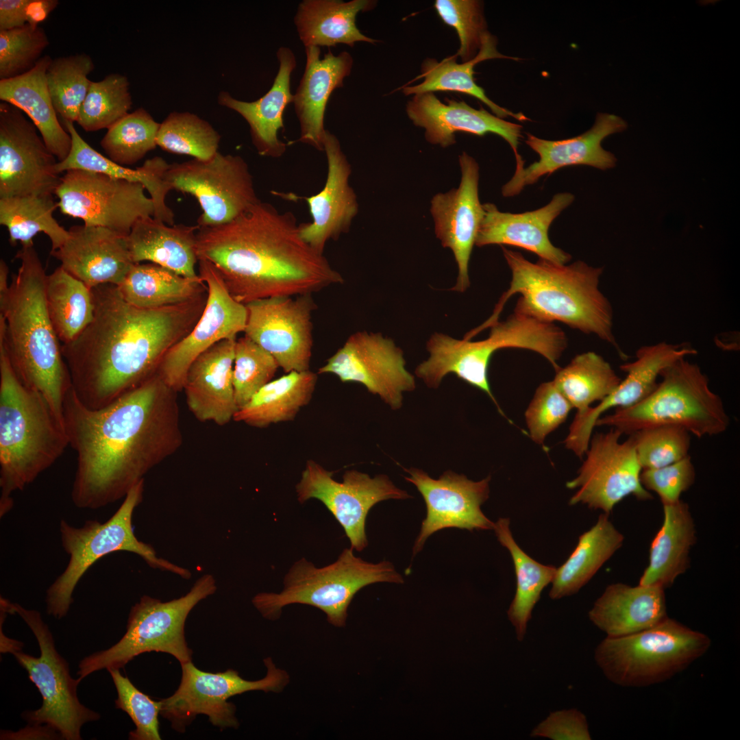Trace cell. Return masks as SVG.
<instances>
[{
	"label": "cell",
	"instance_id": "obj_1",
	"mask_svg": "<svg viewBox=\"0 0 740 740\" xmlns=\"http://www.w3.org/2000/svg\"><path fill=\"white\" fill-rule=\"evenodd\" d=\"M177 392L156 372L99 409L86 407L71 388L63 423L77 454L74 505L97 509L125 497L182 443Z\"/></svg>",
	"mask_w": 740,
	"mask_h": 740
},
{
	"label": "cell",
	"instance_id": "obj_2",
	"mask_svg": "<svg viewBox=\"0 0 740 740\" xmlns=\"http://www.w3.org/2000/svg\"><path fill=\"white\" fill-rule=\"evenodd\" d=\"M92 295V321L61 345L75 395L90 409L108 406L153 375L170 349L193 330L208 296L144 309L127 303L114 284L97 286Z\"/></svg>",
	"mask_w": 740,
	"mask_h": 740
},
{
	"label": "cell",
	"instance_id": "obj_3",
	"mask_svg": "<svg viewBox=\"0 0 740 740\" xmlns=\"http://www.w3.org/2000/svg\"><path fill=\"white\" fill-rule=\"evenodd\" d=\"M295 216L260 200L234 220L200 227L198 260L211 262L238 302L312 294L343 282L301 236Z\"/></svg>",
	"mask_w": 740,
	"mask_h": 740
},
{
	"label": "cell",
	"instance_id": "obj_4",
	"mask_svg": "<svg viewBox=\"0 0 740 740\" xmlns=\"http://www.w3.org/2000/svg\"><path fill=\"white\" fill-rule=\"evenodd\" d=\"M15 258L20 267L0 296V345L23 384L41 394L63 421L72 384L47 308V274L34 244L22 246Z\"/></svg>",
	"mask_w": 740,
	"mask_h": 740
},
{
	"label": "cell",
	"instance_id": "obj_5",
	"mask_svg": "<svg viewBox=\"0 0 740 740\" xmlns=\"http://www.w3.org/2000/svg\"><path fill=\"white\" fill-rule=\"evenodd\" d=\"M511 271L508 289L501 296L491 317L467 332L473 337L498 321L508 299L520 294L515 308L541 320L560 321L585 334H593L611 344L623 360L628 356L619 348L613 332L610 301L599 288L602 267L578 260L566 265L540 258L536 262L502 246Z\"/></svg>",
	"mask_w": 740,
	"mask_h": 740
},
{
	"label": "cell",
	"instance_id": "obj_6",
	"mask_svg": "<svg viewBox=\"0 0 740 740\" xmlns=\"http://www.w3.org/2000/svg\"><path fill=\"white\" fill-rule=\"evenodd\" d=\"M69 445L63 421L46 399L26 387L0 345V516L12 494L50 467Z\"/></svg>",
	"mask_w": 740,
	"mask_h": 740
},
{
	"label": "cell",
	"instance_id": "obj_7",
	"mask_svg": "<svg viewBox=\"0 0 740 740\" xmlns=\"http://www.w3.org/2000/svg\"><path fill=\"white\" fill-rule=\"evenodd\" d=\"M660 378L646 397L600 417L595 426H609L630 435L647 428L676 426L698 438L728 429L730 421L724 403L698 364L681 358L664 369Z\"/></svg>",
	"mask_w": 740,
	"mask_h": 740
},
{
	"label": "cell",
	"instance_id": "obj_8",
	"mask_svg": "<svg viewBox=\"0 0 740 740\" xmlns=\"http://www.w3.org/2000/svg\"><path fill=\"white\" fill-rule=\"evenodd\" d=\"M144 480L135 485L124 497L118 510L107 521L88 520L75 527L62 519L60 524L62 546L69 560L64 571L47 591L49 615L56 619L66 615L73 602L76 585L86 571L99 559L114 552L126 551L140 556L153 569L173 573L188 579L189 570L160 558L154 548L134 534L132 517L143 500Z\"/></svg>",
	"mask_w": 740,
	"mask_h": 740
},
{
	"label": "cell",
	"instance_id": "obj_9",
	"mask_svg": "<svg viewBox=\"0 0 740 740\" xmlns=\"http://www.w3.org/2000/svg\"><path fill=\"white\" fill-rule=\"evenodd\" d=\"M353 550L344 549L334 563L321 568L304 558L297 560L284 577L283 590L256 595L254 606L263 617L275 620L287 605H310L323 611L332 625L343 627L348 606L359 590L377 582H404L391 562L369 563L356 556Z\"/></svg>",
	"mask_w": 740,
	"mask_h": 740
},
{
	"label": "cell",
	"instance_id": "obj_10",
	"mask_svg": "<svg viewBox=\"0 0 740 740\" xmlns=\"http://www.w3.org/2000/svg\"><path fill=\"white\" fill-rule=\"evenodd\" d=\"M710 638L668 617L647 630L608 637L597 646L595 661L604 676L622 687L664 682L703 656Z\"/></svg>",
	"mask_w": 740,
	"mask_h": 740
},
{
	"label": "cell",
	"instance_id": "obj_11",
	"mask_svg": "<svg viewBox=\"0 0 740 740\" xmlns=\"http://www.w3.org/2000/svg\"><path fill=\"white\" fill-rule=\"evenodd\" d=\"M217 589L214 578L205 574L179 598L162 602L149 595L142 596L131 608L123 637L110 648L84 658L79 663L77 679L80 682L103 669H120L145 652L166 653L180 664L192 661L193 650L185 637L186 620L192 609Z\"/></svg>",
	"mask_w": 740,
	"mask_h": 740
},
{
	"label": "cell",
	"instance_id": "obj_12",
	"mask_svg": "<svg viewBox=\"0 0 740 740\" xmlns=\"http://www.w3.org/2000/svg\"><path fill=\"white\" fill-rule=\"evenodd\" d=\"M2 602L8 613L19 615L27 624L40 648L38 657L20 650L10 652L27 671L42 699L40 708L25 712L24 719L33 724H46L64 739H82V726L98 720L100 715L79 702L77 695L79 680L71 677L68 663L56 650L52 633L40 613L4 598Z\"/></svg>",
	"mask_w": 740,
	"mask_h": 740
},
{
	"label": "cell",
	"instance_id": "obj_13",
	"mask_svg": "<svg viewBox=\"0 0 740 740\" xmlns=\"http://www.w3.org/2000/svg\"><path fill=\"white\" fill-rule=\"evenodd\" d=\"M264 663L266 676L258 680L243 679L232 669L210 673L199 669L192 661L182 663L180 685L173 695L160 700V715L180 733L201 714L207 715L209 722L221 730L237 728L236 708L227 701L230 698L250 691L279 693L289 682L287 672L278 668L270 657Z\"/></svg>",
	"mask_w": 740,
	"mask_h": 740
},
{
	"label": "cell",
	"instance_id": "obj_14",
	"mask_svg": "<svg viewBox=\"0 0 740 740\" xmlns=\"http://www.w3.org/2000/svg\"><path fill=\"white\" fill-rule=\"evenodd\" d=\"M164 180L171 190L196 198L200 227L227 223L260 201L249 166L238 155L219 151L209 160L169 164Z\"/></svg>",
	"mask_w": 740,
	"mask_h": 740
},
{
	"label": "cell",
	"instance_id": "obj_15",
	"mask_svg": "<svg viewBox=\"0 0 740 740\" xmlns=\"http://www.w3.org/2000/svg\"><path fill=\"white\" fill-rule=\"evenodd\" d=\"M145 190L140 183L73 169L61 177L55 195L62 213L127 236L138 220L153 217V201Z\"/></svg>",
	"mask_w": 740,
	"mask_h": 740
},
{
	"label": "cell",
	"instance_id": "obj_16",
	"mask_svg": "<svg viewBox=\"0 0 740 740\" xmlns=\"http://www.w3.org/2000/svg\"><path fill=\"white\" fill-rule=\"evenodd\" d=\"M295 490L301 504L310 499L321 502L343 528L351 547L358 552L368 545L365 522L370 509L384 500L411 497L386 475L371 478L365 473L348 470L343 481L338 482L333 478V472L313 460L306 462Z\"/></svg>",
	"mask_w": 740,
	"mask_h": 740
},
{
	"label": "cell",
	"instance_id": "obj_17",
	"mask_svg": "<svg viewBox=\"0 0 740 740\" xmlns=\"http://www.w3.org/2000/svg\"><path fill=\"white\" fill-rule=\"evenodd\" d=\"M621 435L611 428L607 432L591 436L578 476L566 484L569 489H578L570 505L582 503L609 515L627 496L644 501L652 499L641 482L642 467L633 441L629 436L621 442Z\"/></svg>",
	"mask_w": 740,
	"mask_h": 740
},
{
	"label": "cell",
	"instance_id": "obj_18",
	"mask_svg": "<svg viewBox=\"0 0 740 740\" xmlns=\"http://www.w3.org/2000/svg\"><path fill=\"white\" fill-rule=\"evenodd\" d=\"M16 107L0 103V198L53 195L58 161Z\"/></svg>",
	"mask_w": 740,
	"mask_h": 740
},
{
	"label": "cell",
	"instance_id": "obj_19",
	"mask_svg": "<svg viewBox=\"0 0 740 740\" xmlns=\"http://www.w3.org/2000/svg\"><path fill=\"white\" fill-rule=\"evenodd\" d=\"M402 350L380 333L358 332L319 369L342 382H354L378 395L393 410L402 406L403 393L415 388L414 376L406 370Z\"/></svg>",
	"mask_w": 740,
	"mask_h": 740
},
{
	"label": "cell",
	"instance_id": "obj_20",
	"mask_svg": "<svg viewBox=\"0 0 740 740\" xmlns=\"http://www.w3.org/2000/svg\"><path fill=\"white\" fill-rule=\"evenodd\" d=\"M198 263V274L208 287L206 304L193 330L170 349L156 371L177 393L183 390L193 362L218 342L236 338L247 319L246 306L231 296L213 264L204 259Z\"/></svg>",
	"mask_w": 740,
	"mask_h": 740
},
{
	"label": "cell",
	"instance_id": "obj_21",
	"mask_svg": "<svg viewBox=\"0 0 740 740\" xmlns=\"http://www.w3.org/2000/svg\"><path fill=\"white\" fill-rule=\"evenodd\" d=\"M311 295L273 297L245 304V336L270 353L286 373L309 370L316 308Z\"/></svg>",
	"mask_w": 740,
	"mask_h": 740
},
{
	"label": "cell",
	"instance_id": "obj_22",
	"mask_svg": "<svg viewBox=\"0 0 740 740\" xmlns=\"http://www.w3.org/2000/svg\"><path fill=\"white\" fill-rule=\"evenodd\" d=\"M405 471L408 473L405 479L417 487L426 505V517L415 542L413 556L422 550L430 535L442 529L493 530L494 523L480 508L489 496L490 476L475 482L452 471H445L438 479L419 469Z\"/></svg>",
	"mask_w": 740,
	"mask_h": 740
},
{
	"label": "cell",
	"instance_id": "obj_23",
	"mask_svg": "<svg viewBox=\"0 0 740 740\" xmlns=\"http://www.w3.org/2000/svg\"><path fill=\"white\" fill-rule=\"evenodd\" d=\"M697 351L689 345L665 341L640 347L635 360L620 366L626 375L617 388L594 407L576 415L570 426L565 444L576 456L586 453L597 419L607 410L633 406L646 397L656 386L661 371L676 361L695 355Z\"/></svg>",
	"mask_w": 740,
	"mask_h": 740
},
{
	"label": "cell",
	"instance_id": "obj_24",
	"mask_svg": "<svg viewBox=\"0 0 740 740\" xmlns=\"http://www.w3.org/2000/svg\"><path fill=\"white\" fill-rule=\"evenodd\" d=\"M328 172L321 190L310 197L277 191L271 193L288 200L304 199L312 217L310 223H299L301 238L316 251L323 254L330 239H337L350 230L358 212L357 196L349 185L352 167L337 137L326 130L323 140Z\"/></svg>",
	"mask_w": 740,
	"mask_h": 740
},
{
	"label": "cell",
	"instance_id": "obj_25",
	"mask_svg": "<svg viewBox=\"0 0 740 740\" xmlns=\"http://www.w3.org/2000/svg\"><path fill=\"white\" fill-rule=\"evenodd\" d=\"M461 179L459 186L445 193H437L431 200L430 212L434 232L443 247L452 250L458 265V275L451 288L465 292L470 285L469 262L484 210L478 194L479 166L466 152L459 156Z\"/></svg>",
	"mask_w": 740,
	"mask_h": 740
},
{
	"label": "cell",
	"instance_id": "obj_26",
	"mask_svg": "<svg viewBox=\"0 0 740 740\" xmlns=\"http://www.w3.org/2000/svg\"><path fill=\"white\" fill-rule=\"evenodd\" d=\"M621 117L608 113H597L593 125L579 136L559 140L538 138L526 133V143L539 156L538 161L517 173L502 187L505 197L519 195L523 188L536 183L542 176L571 165H587L601 170L615 166L617 158L604 149L602 141L608 136L627 129Z\"/></svg>",
	"mask_w": 740,
	"mask_h": 740
},
{
	"label": "cell",
	"instance_id": "obj_27",
	"mask_svg": "<svg viewBox=\"0 0 740 740\" xmlns=\"http://www.w3.org/2000/svg\"><path fill=\"white\" fill-rule=\"evenodd\" d=\"M414 125L425 130L428 142L442 147L456 143V133L467 132L476 136L488 133L504 139L513 149L516 170L524 168L525 161L518 152L522 126L493 114L485 109H475L463 101L447 99L443 103L433 92L415 95L406 108Z\"/></svg>",
	"mask_w": 740,
	"mask_h": 740
},
{
	"label": "cell",
	"instance_id": "obj_28",
	"mask_svg": "<svg viewBox=\"0 0 740 740\" xmlns=\"http://www.w3.org/2000/svg\"><path fill=\"white\" fill-rule=\"evenodd\" d=\"M69 233L63 245L51 254L91 289L106 284L119 286L135 264L125 236L84 224L71 227Z\"/></svg>",
	"mask_w": 740,
	"mask_h": 740
},
{
	"label": "cell",
	"instance_id": "obj_29",
	"mask_svg": "<svg viewBox=\"0 0 740 740\" xmlns=\"http://www.w3.org/2000/svg\"><path fill=\"white\" fill-rule=\"evenodd\" d=\"M574 200L570 193L553 196L545 206L522 213L501 212L491 203L482 204L484 216L475 245H512L523 248L554 263L565 264L571 256L555 247L548 236L553 221Z\"/></svg>",
	"mask_w": 740,
	"mask_h": 740
},
{
	"label": "cell",
	"instance_id": "obj_30",
	"mask_svg": "<svg viewBox=\"0 0 740 740\" xmlns=\"http://www.w3.org/2000/svg\"><path fill=\"white\" fill-rule=\"evenodd\" d=\"M236 341L224 339L214 344L187 371L183 390L189 410L200 421L224 426L238 410L233 386Z\"/></svg>",
	"mask_w": 740,
	"mask_h": 740
},
{
	"label": "cell",
	"instance_id": "obj_31",
	"mask_svg": "<svg viewBox=\"0 0 740 740\" xmlns=\"http://www.w3.org/2000/svg\"><path fill=\"white\" fill-rule=\"evenodd\" d=\"M305 51V69L293 101L300 126L296 142L323 151L327 104L332 93L343 87L345 78L350 75L353 58L347 51L336 56L330 50L321 58L319 47H306Z\"/></svg>",
	"mask_w": 740,
	"mask_h": 740
},
{
	"label": "cell",
	"instance_id": "obj_32",
	"mask_svg": "<svg viewBox=\"0 0 740 740\" xmlns=\"http://www.w3.org/2000/svg\"><path fill=\"white\" fill-rule=\"evenodd\" d=\"M276 55L279 69L271 88L262 97L254 101H244L221 91L217 97L219 105L236 112L247 121L258 153L271 158L281 157L288 145L279 138L278 133L284 127V110L293 101L291 77L297 65L290 48L281 47Z\"/></svg>",
	"mask_w": 740,
	"mask_h": 740
},
{
	"label": "cell",
	"instance_id": "obj_33",
	"mask_svg": "<svg viewBox=\"0 0 740 740\" xmlns=\"http://www.w3.org/2000/svg\"><path fill=\"white\" fill-rule=\"evenodd\" d=\"M667 617L664 589L639 584H610L589 612L591 621L608 637L647 630Z\"/></svg>",
	"mask_w": 740,
	"mask_h": 740
},
{
	"label": "cell",
	"instance_id": "obj_34",
	"mask_svg": "<svg viewBox=\"0 0 740 740\" xmlns=\"http://www.w3.org/2000/svg\"><path fill=\"white\" fill-rule=\"evenodd\" d=\"M199 225H169L153 217L138 220L127 236L135 264L154 263L189 278H199L197 233Z\"/></svg>",
	"mask_w": 740,
	"mask_h": 740
},
{
	"label": "cell",
	"instance_id": "obj_35",
	"mask_svg": "<svg viewBox=\"0 0 740 740\" xmlns=\"http://www.w3.org/2000/svg\"><path fill=\"white\" fill-rule=\"evenodd\" d=\"M51 60L49 56H44L28 72L0 79V99L29 116L49 151L60 162L69 154L72 138L58 119L47 88L45 73Z\"/></svg>",
	"mask_w": 740,
	"mask_h": 740
},
{
	"label": "cell",
	"instance_id": "obj_36",
	"mask_svg": "<svg viewBox=\"0 0 740 740\" xmlns=\"http://www.w3.org/2000/svg\"><path fill=\"white\" fill-rule=\"evenodd\" d=\"M71 134L72 147L68 156L58 162L59 173L73 169L95 171L116 178L142 184L154 204L153 218L169 225L174 223V214L166 205V196L171 190L164 180L169 164L160 156L147 160L135 169L119 165L94 149L79 134L74 123L64 122Z\"/></svg>",
	"mask_w": 740,
	"mask_h": 740
},
{
	"label": "cell",
	"instance_id": "obj_37",
	"mask_svg": "<svg viewBox=\"0 0 740 740\" xmlns=\"http://www.w3.org/2000/svg\"><path fill=\"white\" fill-rule=\"evenodd\" d=\"M376 4L372 0H304L294 18L299 38L305 48L375 43L378 40L361 33L356 21L359 12L371 10Z\"/></svg>",
	"mask_w": 740,
	"mask_h": 740
},
{
	"label": "cell",
	"instance_id": "obj_38",
	"mask_svg": "<svg viewBox=\"0 0 740 740\" xmlns=\"http://www.w3.org/2000/svg\"><path fill=\"white\" fill-rule=\"evenodd\" d=\"M663 505V524L649 552V563L639 584L665 588L689 566V552L696 541L695 523L687 503L679 500Z\"/></svg>",
	"mask_w": 740,
	"mask_h": 740
},
{
	"label": "cell",
	"instance_id": "obj_39",
	"mask_svg": "<svg viewBox=\"0 0 740 740\" xmlns=\"http://www.w3.org/2000/svg\"><path fill=\"white\" fill-rule=\"evenodd\" d=\"M430 354L428 360L415 369V373L430 388H436L449 373L484 392L504 415L494 395L488 380L491 360L479 341L458 340L442 333L433 334L427 342Z\"/></svg>",
	"mask_w": 740,
	"mask_h": 740
},
{
	"label": "cell",
	"instance_id": "obj_40",
	"mask_svg": "<svg viewBox=\"0 0 740 740\" xmlns=\"http://www.w3.org/2000/svg\"><path fill=\"white\" fill-rule=\"evenodd\" d=\"M496 45L495 37L489 33L478 53L471 60L459 64L456 62V55L445 58L439 62L434 58L426 59L421 64V74L417 77L423 78V82L415 86H404L402 87V92L407 96L426 92L434 93L436 91L463 92L480 100L487 106L495 116L501 119L513 116L519 121L530 120L521 112L515 113L497 105L487 97L484 90L475 82L473 68L478 63L493 58L517 60L499 53Z\"/></svg>",
	"mask_w": 740,
	"mask_h": 740
},
{
	"label": "cell",
	"instance_id": "obj_41",
	"mask_svg": "<svg viewBox=\"0 0 740 740\" xmlns=\"http://www.w3.org/2000/svg\"><path fill=\"white\" fill-rule=\"evenodd\" d=\"M601 514L596 523L581 534L567 560L558 568L552 582L549 596L558 600L577 593L599 569L621 547L624 537Z\"/></svg>",
	"mask_w": 740,
	"mask_h": 740
},
{
	"label": "cell",
	"instance_id": "obj_42",
	"mask_svg": "<svg viewBox=\"0 0 740 740\" xmlns=\"http://www.w3.org/2000/svg\"><path fill=\"white\" fill-rule=\"evenodd\" d=\"M317 381V375L310 370L286 373L260 388L233 420L256 428L291 421L310 402Z\"/></svg>",
	"mask_w": 740,
	"mask_h": 740
},
{
	"label": "cell",
	"instance_id": "obj_43",
	"mask_svg": "<svg viewBox=\"0 0 740 740\" xmlns=\"http://www.w3.org/2000/svg\"><path fill=\"white\" fill-rule=\"evenodd\" d=\"M117 286L127 303L144 309L186 303L208 293L200 277L186 278L151 262L135 264Z\"/></svg>",
	"mask_w": 740,
	"mask_h": 740
},
{
	"label": "cell",
	"instance_id": "obj_44",
	"mask_svg": "<svg viewBox=\"0 0 740 740\" xmlns=\"http://www.w3.org/2000/svg\"><path fill=\"white\" fill-rule=\"evenodd\" d=\"M493 530L499 542L509 551L514 563L516 591L507 614L517 641H522L532 610L542 591L552 582L556 568L539 563L517 545L510 530L508 518H500L494 523Z\"/></svg>",
	"mask_w": 740,
	"mask_h": 740
},
{
	"label": "cell",
	"instance_id": "obj_45",
	"mask_svg": "<svg viewBox=\"0 0 740 740\" xmlns=\"http://www.w3.org/2000/svg\"><path fill=\"white\" fill-rule=\"evenodd\" d=\"M45 299L49 319L62 344L77 337L92 321V289L60 266L45 281Z\"/></svg>",
	"mask_w": 740,
	"mask_h": 740
},
{
	"label": "cell",
	"instance_id": "obj_46",
	"mask_svg": "<svg viewBox=\"0 0 740 740\" xmlns=\"http://www.w3.org/2000/svg\"><path fill=\"white\" fill-rule=\"evenodd\" d=\"M57 207L53 195L0 198V224L7 228L10 243L33 245V238L42 232L51 241V251L62 247L69 233L53 215Z\"/></svg>",
	"mask_w": 740,
	"mask_h": 740
},
{
	"label": "cell",
	"instance_id": "obj_47",
	"mask_svg": "<svg viewBox=\"0 0 740 740\" xmlns=\"http://www.w3.org/2000/svg\"><path fill=\"white\" fill-rule=\"evenodd\" d=\"M552 381L578 410L576 415H580L593 402L608 396L621 379L600 355L587 352L576 356L567 366L556 370Z\"/></svg>",
	"mask_w": 740,
	"mask_h": 740
},
{
	"label": "cell",
	"instance_id": "obj_48",
	"mask_svg": "<svg viewBox=\"0 0 740 740\" xmlns=\"http://www.w3.org/2000/svg\"><path fill=\"white\" fill-rule=\"evenodd\" d=\"M95 68L92 58L84 53L56 58L45 73L47 88L53 107L64 122H76L91 81L88 75Z\"/></svg>",
	"mask_w": 740,
	"mask_h": 740
},
{
	"label": "cell",
	"instance_id": "obj_49",
	"mask_svg": "<svg viewBox=\"0 0 740 740\" xmlns=\"http://www.w3.org/2000/svg\"><path fill=\"white\" fill-rule=\"evenodd\" d=\"M159 127L160 123L140 107L109 127L100 145L114 162L132 165L157 147Z\"/></svg>",
	"mask_w": 740,
	"mask_h": 740
},
{
	"label": "cell",
	"instance_id": "obj_50",
	"mask_svg": "<svg viewBox=\"0 0 740 740\" xmlns=\"http://www.w3.org/2000/svg\"><path fill=\"white\" fill-rule=\"evenodd\" d=\"M221 136L206 121L189 112H172L160 123L157 146L173 153L209 160L219 152Z\"/></svg>",
	"mask_w": 740,
	"mask_h": 740
},
{
	"label": "cell",
	"instance_id": "obj_51",
	"mask_svg": "<svg viewBox=\"0 0 740 740\" xmlns=\"http://www.w3.org/2000/svg\"><path fill=\"white\" fill-rule=\"evenodd\" d=\"M132 105L127 77L110 73L100 81H91L76 122L86 132L108 130L129 113Z\"/></svg>",
	"mask_w": 740,
	"mask_h": 740
},
{
	"label": "cell",
	"instance_id": "obj_52",
	"mask_svg": "<svg viewBox=\"0 0 740 740\" xmlns=\"http://www.w3.org/2000/svg\"><path fill=\"white\" fill-rule=\"evenodd\" d=\"M279 367L275 358L249 338L236 339L233 386L238 409L271 381Z\"/></svg>",
	"mask_w": 740,
	"mask_h": 740
},
{
	"label": "cell",
	"instance_id": "obj_53",
	"mask_svg": "<svg viewBox=\"0 0 740 740\" xmlns=\"http://www.w3.org/2000/svg\"><path fill=\"white\" fill-rule=\"evenodd\" d=\"M642 469H656L689 456L691 434L676 426H658L629 435Z\"/></svg>",
	"mask_w": 740,
	"mask_h": 740
},
{
	"label": "cell",
	"instance_id": "obj_54",
	"mask_svg": "<svg viewBox=\"0 0 740 740\" xmlns=\"http://www.w3.org/2000/svg\"><path fill=\"white\" fill-rule=\"evenodd\" d=\"M49 44L47 34L39 25L0 30V79L13 78L32 69Z\"/></svg>",
	"mask_w": 740,
	"mask_h": 740
},
{
	"label": "cell",
	"instance_id": "obj_55",
	"mask_svg": "<svg viewBox=\"0 0 740 740\" xmlns=\"http://www.w3.org/2000/svg\"><path fill=\"white\" fill-rule=\"evenodd\" d=\"M434 6L443 23L457 32L460 47L456 55L463 62L473 59L489 33L482 3L476 0H436Z\"/></svg>",
	"mask_w": 740,
	"mask_h": 740
},
{
	"label": "cell",
	"instance_id": "obj_56",
	"mask_svg": "<svg viewBox=\"0 0 740 740\" xmlns=\"http://www.w3.org/2000/svg\"><path fill=\"white\" fill-rule=\"evenodd\" d=\"M111 675L116 692L115 706L125 712L136 728L130 732L131 740H160L158 716L161 702L152 700L138 689L119 669L108 670Z\"/></svg>",
	"mask_w": 740,
	"mask_h": 740
},
{
	"label": "cell",
	"instance_id": "obj_57",
	"mask_svg": "<svg viewBox=\"0 0 740 740\" xmlns=\"http://www.w3.org/2000/svg\"><path fill=\"white\" fill-rule=\"evenodd\" d=\"M572 408L553 381L542 383L525 413L531 439L543 444L546 436L566 420Z\"/></svg>",
	"mask_w": 740,
	"mask_h": 740
},
{
	"label": "cell",
	"instance_id": "obj_58",
	"mask_svg": "<svg viewBox=\"0 0 740 740\" xmlns=\"http://www.w3.org/2000/svg\"><path fill=\"white\" fill-rule=\"evenodd\" d=\"M695 471L690 456L671 465L642 469L640 480L648 491L655 492L663 504L679 501L682 493L694 483Z\"/></svg>",
	"mask_w": 740,
	"mask_h": 740
},
{
	"label": "cell",
	"instance_id": "obj_59",
	"mask_svg": "<svg viewBox=\"0 0 740 740\" xmlns=\"http://www.w3.org/2000/svg\"><path fill=\"white\" fill-rule=\"evenodd\" d=\"M532 737L552 740H590L586 716L578 709L553 711L530 732Z\"/></svg>",
	"mask_w": 740,
	"mask_h": 740
},
{
	"label": "cell",
	"instance_id": "obj_60",
	"mask_svg": "<svg viewBox=\"0 0 740 740\" xmlns=\"http://www.w3.org/2000/svg\"><path fill=\"white\" fill-rule=\"evenodd\" d=\"M58 4V0H1L0 30L38 25Z\"/></svg>",
	"mask_w": 740,
	"mask_h": 740
},
{
	"label": "cell",
	"instance_id": "obj_61",
	"mask_svg": "<svg viewBox=\"0 0 740 740\" xmlns=\"http://www.w3.org/2000/svg\"><path fill=\"white\" fill-rule=\"evenodd\" d=\"M9 268L3 260L0 261V296L7 293L10 284H8Z\"/></svg>",
	"mask_w": 740,
	"mask_h": 740
}]
</instances>
